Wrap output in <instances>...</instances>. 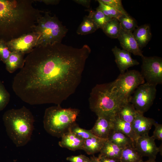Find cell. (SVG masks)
<instances>
[{
	"label": "cell",
	"instance_id": "6da1fadb",
	"mask_svg": "<svg viewBox=\"0 0 162 162\" xmlns=\"http://www.w3.org/2000/svg\"><path fill=\"white\" fill-rule=\"evenodd\" d=\"M91 52L86 44L76 48L62 43L35 47L15 75L13 91L31 105H60L79 85Z\"/></svg>",
	"mask_w": 162,
	"mask_h": 162
},
{
	"label": "cell",
	"instance_id": "7a4b0ae2",
	"mask_svg": "<svg viewBox=\"0 0 162 162\" xmlns=\"http://www.w3.org/2000/svg\"><path fill=\"white\" fill-rule=\"evenodd\" d=\"M34 0H0V39L6 42L34 31L44 11L33 5Z\"/></svg>",
	"mask_w": 162,
	"mask_h": 162
},
{
	"label": "cell",
	"instance_id": "3957f363",
	"mask_svg": "<svg viewBox=\"0 0 162 162\" xmlns=\"http://www.w3.org/2000/svg\"><path fill=\"white\" fill-rule=\"evenodd\" d=\"M3 120L7 134L17 147L26 145L31 139L34 130V116L30 110L23 106L6 111Z\"/></svg>",
	"mask_w": 162,
	"mask_h": 162
},
{
	"label": "cell",
	"instance_id": "277c9868",
	"mask_svg": "<svg viewBox=\"0 0 162 162\" xmlns=\"http://www.w3.org/2000/svg\"><path fill=\"white\" fill-rule=\"evenodd\" d=\"M91 110L98 116L113 122L125 104L118 98L112 82L96 85L92 89L89 98Z\"/></svg>",
	"mask_w": 162,
	"mask_h": 162
},
{
	"label": "cell",
	"instance_id": "5b68a950",
	"mask_svg": "<svg viewBox=\"0 0 162 162\" xmlns=\"http://www.w3.org/2000/svg\"><path fill=\"white\" fill-rule=\"evenodd\" d=\"M79 113L76 109L63 108L60 105L49 107L45 111L44 128L51 135L61 136L74 124Z\"/></svg>",
	"mask_w": 162,
	"mask_h": 162
},
{
	"label": "cell",
	"instance_id": "8992f818",
	"mask_svg": "<svg viewBox=\"0 0 162 162\" xmlns=\"http://www.w3.org/2000/svg\"><path fill=\"white\" fill-rule=\"evenodd\" d=\"M34 29L40 35L39 46L61 43L68 31L56 15L51 16L46 11L38 18Z\"/></svg>",
	"mask_w": 162,
	"mask_h": 162
},
{
	"label": "cell",
	"instance_id": "52a82bcc",
	"mask_svg": "<svg viewBox=\"0 0 162 162\" xmlns=\"http://www.w3.org/2000/svg\"><path fill=\"white\" fill-rule=\"evenodd\" d=\"M145 82L140 72L136 70H127L120 74L118 78L112 82L117 95L125 103L130 102L135 90Z\"/></svg>",
	"mask_w": 162,
	"mask_h": 162
},
{
	"label": "cell",
	"instance_id": "ba28073f",
	"mask_svg": "<svg viewBox=\"0 0 162 162\" xmlns=\"http://www.w3.org/2000/svg\"><path fill=\"white\" fill-rule=\"evenodd\" d=\"M156 86L146 82L140 85L135 90L130 102L137 112L143 114L152 106L156 96Z\"/></svg>",
	"mask_w": 162,
	"mask_h": 162
},
{
	"label": "cell",
	"instance_id": "9c48e42d",
	"mask_svg": "<svg viewBox=\"0 0 162 162\" xmlns=\"http://www.w3.org/2000/svg\"><path fill=\"white\" fill-rule=\"evenodd\" d=\"M141 75L147 83L157 86L162 83V59L157 56L141 57Z\"/></svg>",
	"mask_w": 162,
	"mask_h": 162
},
{
	"label": "cell",
	"instance_id": "30bf717a",
	"mask_svg": "<svg viewBox=\"0 0 162 162\" xmlns=\"http://www.w3.org/2000/svg\"><path fill=\"white\" fill-rule=\"evenodd\" d=\"M40 36V34L34 31L6 42V44L11 52L17 51L28 54L39 45Z\"/></svg>",
	"mask_w": 162,
	"mask_h": 162
},
{
	"label": "cell",
	"instance_id": "8fae6325",
	"mask_svg": "<svg viewBox=\"0 0 162 162\" xmlns=\"http://www.w3.org/2000/svg\"><path fill=\"white\" fill-rule=\"evenodd\" d=\"M135 147L142 156L147 157L149 159L155 160L160 148L158 147L154 140L148 134L139 136L136 141Z\"/></svg>",
	"mask_w": 162,
	"mask_h": 162
},
{
	"label": "cell",
	"instance_id": "7c38bea8",
	"mask_svg": "<svg viewBox=\"0 0 162 162\" xmlns=\"http://www.w3.org/2000/svg\"><path fill=\"white\" fill-rule=\"evenodd\" d=\"M112 51L120 74L124 73L128 68L139 64L136 60L132 58L130 53L124 49L121 50L115 46Z\"/></svg>",
	"mask_w": 162,
	"mask_h": 162
},
{
	"label": "cell",
	"instance_id": "4fadbf2b",
	"mask_svg": "<svg viewBox=\"0 0 162 162\" xmlns=\"http://www.w3.org/2000/svg\"><path fill=\"white\" fill-rule=\"evenodd\" d=\"M117 38L123 49L136 56L141 57L144 56L132 32L125 31L121 28Z\"/></svg>",
	"mask_w": 162,
	"mask_h": 162
},
{
	"label": "cell",
	"instance_id": "5bb4252c",
	"mask_svg": "<svg viewBox=\"0 0 162 162\" xmlns=\"http://www.w3.org/2000/svg\"><path fill=\"white\" fill-rule=\"evenodd\" d=\"M113 129V122L103 117L98 116L94 125L90 130L96 136L107 139Z\"/></svg>",
	"mask_w": 162,
	"mask_h": 162
},
{
	"label": "cell",
	"instance_id": "9a60e30c",
	"mask_svg": "<svg viewBox=\"0 0 162 162\" xmlns=\"http://www.w3.org/2000/svg\"><path fill=\"white\" fill-rule=\"evenodd\" d=\"M155 121L151 118L144 116L143 114L137 112L136 115L132 125L137 136L148 134Z\"/></svg>",
	"mask_w": 162,
	"mask_h": 162
},
{
	"label": "cell",
	"instance_id": "2e32d148",
	"mask_svg": "<svg viewBox=\"0 0 162 162\" xmlns=\"http://www.w3.org/2000/svg\"><path fill=\"white\" fill-rule=\"evenodd\" d=\"M70 128L61 136V140L58 143L59 146L72 151L82 149L84 140L72 132Z\"/></svg>",
	"mask_w": 162,
	"mask_h": 162
},
{
	"label": "cell",
	"instance_id": "e0dca14e",
	"mask_svg": "<svg viewBox=\"0 0 162 162\" xmlns=\"http://www.w3.org/2000/svg\"><path fill=\"white\" fill-rule=\"evenodd\" d=\"M25 54L17 51L11 52L10 55L5 62L6 70L10 73L14 72L18 69H21L24 65Z\"/></svg>",
	"mask_w": 162,
	"mask_h": 162
},
{
	"label": "cell",
	"instance_id": "ac0fdd59",
	"mask_svg": "<svg viewBox=\"0 0 162 162\" xmlns=\"http://www.w3.org/2000/svg\"><path fill=\"white\" fill-rule=\"evenodd\" d=\"M133 34L140 49L147 45L152 37L150 27L146 24L138 27Z\"/></svg>",
	"mask_w": 162,
	"mask_h": 162
},
{
	"label": "cell",
	"instance_id": "d6986e66",
	"mask_svg": "<svg viewBox=\"0 0 162 162\" xmlns=\"http://www.w3.org/2000/svg\"><path fill=\"white\" fill-rule=\"evenodd\" d=\"M107 140L95 136L84 140L82 150L88 154H93L100 152Z\"/></svg>",
	"mask_w": 162,
	"mask_h": 162
},
{
	"label": "cell",
	"instance_id": "ffe728a7",
	"mask_svg": "<svg viewBox=\"0 0 162 162\" xmlns=\"http://www.w3.org/2000/svg\"><path fill=\"white\" fill-rule=\"evenodd\" d=\"M113 130L121 132L130 137L134 144L138 137L136 134L132 124L123 120L118 116L113 122Z\"/></svg>",
	"mask_w": 162,
	"mask_h": 162
},
{
	"label": "cell",
	"instance_id": "44dd1931",
	"mask_svg": "<svg viewBox=\"0 0 162 162\" xmlns=\"http://www.w3.org/2000/svg\"><path fill=\"white\" fill-rule=\"evenodd\" d=\"M123 148L116 145L107 139L104 142L100 151V154L109 158L120 160Z\"/></svg>",
	"mask_w": 162,
	"mask_h": 162
},
{
	"label": "cell",
	"instance_id": "7402d4cb",
	"mask_svg": "<svg viewBox=\"0 0 162 162\" xmlns=\"http://www.w3.org/2000/svg\"><path fill=\"white\" fill-rule=\"evenodd\" d=\"M142 157L134 145H130L123 148L120 160L122 162H139Z\"/></svg>",
	"mask_w": 162,
	"mask_h": 162
},
{
	"label": "cell",
	"instance_id": "603a6c76",
	"mask_svg": "<svg viewBox=\"0 0 162 162\" xmlns=\"http://www.w3.org/2000/svg\"><path fill=\"white\" fill-rule=\"evenodd\" d=\"M107 139L122 148L135 145L134 142L128 136L121 132L114 130L110 135Z\"/></svg>",
	"mask_w": 162,
	"mask_h": 162
},
{
	"label": "cell",
	"instance_id": "cb8c5ba5",
	"mask_svg": "<svg viewBox=\"0 0 162 162\" xmlns=\"http://www.w3.org/2000/svg\"><path fill=\"white\" fill-rule=\"evenodd\" d=\"M137 111L130 102L125 104L120 110L118 116L124 121L132 124Z\"/></svg>",
	"mask_w": 162,
	"mask_h": 162
},
{
	"label": "cell",
	"instance_id": "d4e9b609",
	"mask_svg": "<svg viewBox=\"0 0 162 162\" xmlns=\"http://www.w3.org/2000/svg\"><path fill=\"white\" fill-rule=\"evenodd\" d=\"M121 27L118 19L113 18L107 22L102 29L108 37L112 38H117Z\"/></svg>",
	"mask_w": 162,
	"mask_h": 162
},
{
	"label": "cell",
	"instance_id": "484cf974",
	"mask_svg": "<svg viewBox=\"0 0 162 162\" xmlns=\"http://www.w3.org/2000/svg\"><path fill=\"white\" fill-rule=\"evenodd\" d=\"M98 29V26L88 15H86L78 27L76 31L79 35H85L94 32Z\"/></svg>",
	"mask_w": 162,
	"mask_h": 162
},
{
	"label": "cell",
	"instance_id": "4316f807",
	"mask_svg": "<svg viewBox=\"0 0 162 162\" xmlns=\"http://www.w3.org/2000/svg\"><path fill=\"white\" fill-rule=\"evenodd\" d=\"M87 10L89 12L88 16L96 25L98 28L102 29L112 19L106 16L97 8L95 10L90 8Z\"/></svg>",
	"mask_w": 162,
	"mask_h": 162
},
{
	"label": "cell",
	"instance_id": "83f0119b",
	"mask_svg": "<svg viewBox=\"0 0 162 162\" xmlns=\"http://www.w3.org/2000/svg\"><path fill=\"white\" fill-rule=\"evenodd\" d=\"M118 20L122 28L125 31L132 32L138 27L135 19L128 14H122Z\"/></svg>",
	"mask_w": 162,
	"mask_h": 162
},
{
	"label": "cell",
	"instance_id": "f1b7e54d",
	"mask_svg": "<svg viewBox=\"0 0 162 162\" xmlns=\"http://www.w3.org/2000/svg\"><path fill=\"white\" fill-rule=\"evenodd\" d=\"M99 5L97 8L106 16L111 18L118 19L122 14L110 6L104 3L100 0H97Z\"/></svg>",
	"mask_w": 162,
	"mask_h": 162
},
{
	"label": "cell",
	"instance_id": "f546056e",
	"mask_svg": "<svg viewBox=\"0 0 162 162\" xmlns=\"http://www.w3.org/2000/svg\"><path fill=\"white\" fill-rule=\"evenodd\" d=\"M10 97L9 93L0 80V111L4 109L9 103Z\"/></svg>",
	"mask_w": 162,
	"mask_h": 162
},
{
	"label": "cell",
	"instance_id": "4dcf8cb0",
	"mask_svg": "<svg viewBox=\"0 0 162 162\" xmlns=\"http://www.w3.org/2000/svg\"><path fill=\"white\" fill-rule=\"evenodd\" d=\"M70 129L77 136L83 140L92 137L97 136L92 133L90 130H86L78 126H71Z\"/></svg>",
	"mask_w": 162,
	"mask_h": 162
},
{
	"label": "cell",
	"instance_id": "1f68e13d",
	"mask_svg": "<svg viewBox=\"0 0 162 162\" xmlns=\"http://www.w3.org/2000/svg\"><path fill=\"white\" fill-rule=\"evenodd\" d=\"M104 4L110 6L115 10L124 15L128 14L124 9L121 0H100Z\"/></svg>",
	"mask_w": 162,
	"mask_h": 162
},
{
	"label": "cell",
	"instance_id": "d6a6232c",
	"mask_svg": "<svg viewBox=\"0 0 162 162\" xmlns=\"http://www.w3.org/2000/svg\"><path fill=\"white\" fill-rule=\"evenodd\" d=\"M11 52L9 50L6 42L0 39V59L4 64L9 57Z\"/></svg>",
	"mask_w": 162,
	"mask_h": 162
},
{
	"label": "cell",
	"instance_id": "836d02e7",
	"mask_svg": "<svg viewBox=\"0 0 162 162\" xmlns=\"http://www.w3.org/2000/svg\"><path fill=\"white\" fill-rule=\"evenodd\" d=\"M153 125L155 127V129L153 133V134L151 136L155 140H162V124H158L156 122Z\"/></svg>",
	"mask_w": 162,
	"mask_h": 162
},
{
	"label": "cell",
	"instance_id": "e575fe53",
	"mask_svg": "<svg viewBox=\"0 0 162 162\" xmlns=\"http://www.w3.org/2000/svg\"><path fill=\"white\" fill-rule=\"evenodd\" d=\"M88 158L85 155L80 154L68 157L66 158V160L70 162H84Z\"/></svg>",
	"mask_w": 162,
	"mask_h": 162
},
{
	"label": "cell",
	"instance_id": "d590c367",
	"mask_svg": "<svg viewBox=\"0 0 162 162\" xmlns=\"http://www.w3.org/2000/svg\"><path fill=\"white\" fill-rule=\"evenodd\" d=\"M100 162H119V159L109 158L100 154L98 157Z\"/></svg>",
	"mask_w": 162,
	"mask_h": 162
},
{
	"label": "cell",
	"instance_id": "8d00e7d4",
	"mask_svg": "<svg viewBox=\"0 0 162 162\" xmlns=\"http://www.w3.org/2000/svg\"><path fill=\"white\" fill-rule=\"evenodd\" d=\"M74 1L76 3L82 5L88 9L90 8L91 1L90 0H75Z\"/></svg>",
	"mask_w": 162,
	"mask_h": 162
},
{
	"label": "cell",
	"instance_id": "74e56055",
	"mask_svg": "<svg viewBox=\"0 0 162 162\" xmlns=\"http://www.w3.org/2000/svg\"><path fill=\"white\" fill-rule=\"evenodd\" d=\"M38 2H42L47 5H55L58 4L60 2L58 0H35Z\"/></svg>",
	"mask_w": 162,
	"mask_h": 162
},
{
	"label": "cell",
	"instance_id": "f35d334b",
	"mask_svg": "<svg viewBox=\"0 0 162 162\" xmlns=\"http://www.w3.org/2000/svg\"><path fill=\"white\" fill-rule=\"evenodd\" d=\"M90 159L92 162H100L98 158L94 156L91 157Z\"/></svg>",
	"mask_w": 162,
	"mask_h": 162
},
{
	"label": "cell",
	"instance_id": "ab89813d",
	"mask_svg": "<svg viewBox=\"0 0 162 162\" xmlns=\"http://www.w3.org/2000/svg\"><path fill=\"white\" fill-rule=\"evenodd\" d=\"M155 160L149 159L148 160L146 161H143L142 160H141L139 162H155Z\"/></svg>",
	"mask_w": 162,
	"mask_h": 162
},
{
	"label": "cell",
	"instance_id": "60d3db41",
	"mask_svg": "<svg viewBox=\"0 0 162 162\" xmlns=\"http://www.w3.org/2000/svg\"><path fill=\"white\" fill-rule=\"evenodd\" d=\"M84 162H92L90 158H88L87 159H86Z\"/></svg>",
	"mask_w": 162,
	"mask_h": 162
},
{
	"label": "cell",
	"instance_id": "b9f144b4",
	"mask_svg": "<svg viewBox=\"0 0 162 162\" xmlns=\"http://www.w3.org/2000/svg\"><path fill=\"white\" fill-rule=\"evenodd\" d=\"M121 162V161H120V162Z\"/></svg>",
	"mask_w": 162,
	"mask_h": 162
},
{
	"label": "cell",
	"instance_id": "7bdbcfd3",
	"mask_svg": "<svg viewBox=\"0 0 162 162\" xmlns=\"http://www.w3.org/2000/svg\"><path fill=\"white\" fill-rule=\"evenodd\" d=\"M155 162H156V161Z\"/></svg>",
	"mask_w": 162,
	"mask_h": 162
}]
</instances>
